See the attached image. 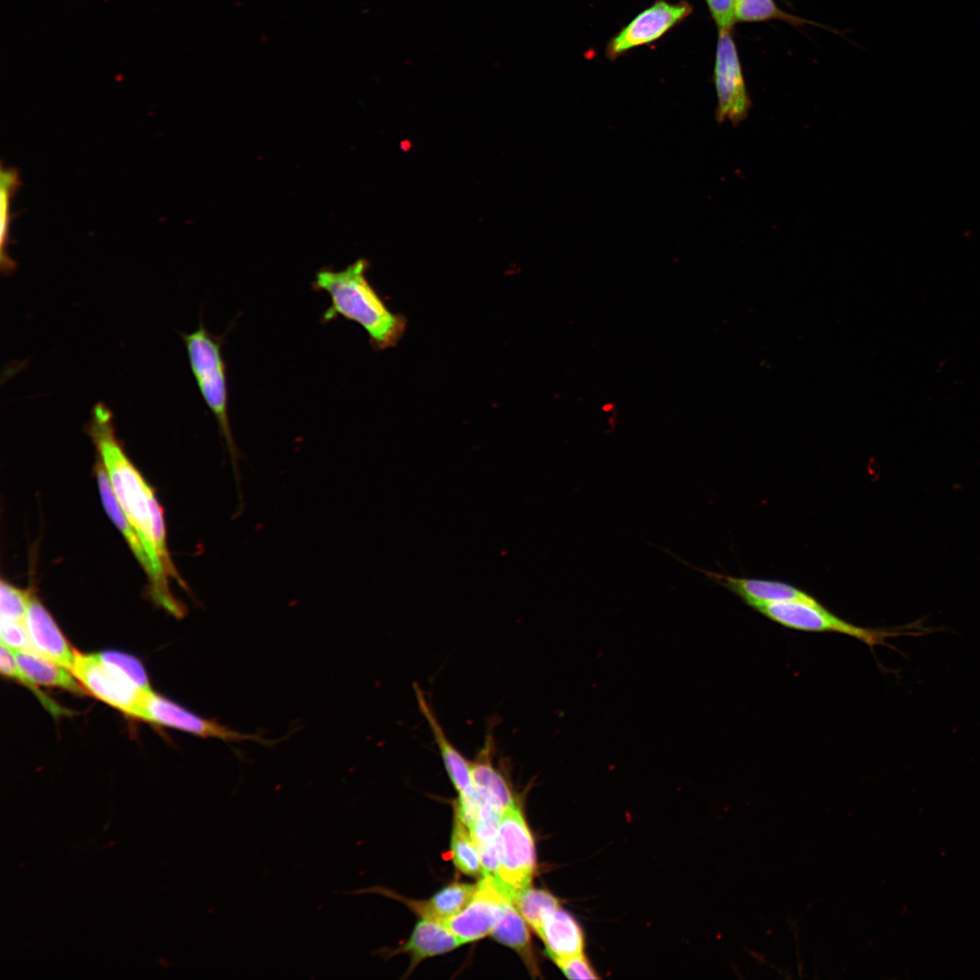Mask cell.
Listing matches in <instances>:
<instances>
[{
    "label": "cell",
    "instance_id": "cell-29",
    "mask_svg": "<svg viewBox=\"0 0 980 980\" xmlns=\"http://www.w3.org/2000/svg\"><path fill=\"white\" fill-rule=\"evenodd\" d=\"M720 30H730L735 23L734 0H705Z\"/></svg>",
    "mask_w": 980,
    "mask_h": 980
},
{
    "label": "cell",
    "instance_id": "cell-20",
    "mask_svg": "<svg viewBox=\"0 0 980 980\" xmlns=\"http://www.w3.org/2000/svg\"><path fill=\"white\" fill-rule=\"evenodd\" d=\"M475 891L476 885L454 883L438 891L428 901L412 902V905L422 917L443 921L462 911Z\"/></svg>",
    "mask_w": 980,
    "mask_h": 980
},
{
    "label": "cell",
    "instance_id": "cell-11",
    "mask_svg": "<svg viewBox=\"0 0 980 980\" xmlns=\"http://www.w3.org/2000/svg\"><path fill=\"white\" fill-rule=\"evenodd\" d=\"M145 720L204 738H218L227 741L257 740L266 742L260 737L235 731L215 720L199 717L152 691L148 694L145 701Z\"/></svg>",
    "mask_w": 980,
    "mask_h": 980
},
{
    "label": "cell",
    "instance_id": "cell-12",
    "mask_svg": "<svg viewBox=\"0 0 980 980\" xmlns=\"http://www.w3.org/2000/svg\"><path fill=\"white\" fill-rule=\"evenodd\" d=\"M677 558L681 563L702 573L709 579L716 582L718 584L739 596L750 607L757 603L789 601L808 603H819L812 595L793 585L782 582L725 575L720 573L694 567L684 560H681V558Z\"/></svg>",
    "mask_w": 980,
    "mask_h": 980
},
{
    "label": "cell",
    "instance_id": "cell-24",
    "mask_svg": "<svg viewBox=\"0 0 980 980\" xmlns=\"http://www.w3.org/2000/svg\"><path fill=\"white\" fill-rule=\"evenodd\" d=\"M736 21L759 22L780 19L799 24L800 19L780 10L774 0H734Z\"/></svg>",
    "mask_w": 980,
    "mask_h": 980
},
{
    "label": "cell",
    "instance_id": "cell-25",
    "mask_svg": "<svg viewBox=\"0 0 980 980\" xmlns=\"http://www.w3.org/2000/svg\"><path fill=\"white\" fill-rule=\"evenodd\" d=\"M31 597L30 591L19 589L2 580L0 584L1 618L25 622Z\"/></svg>",
    "mask_w": 980,
    "mask_h": 980
},
{
    "label": "cell",
    "instance_id": "cell-17",
    "mask_svg": "<svg viewBox=\"0 0 980 980\" xmlns=\"http://www.w3.org/2000/svg\"><path fill=\"white\" fill-rule=\"evenodd\" d=\"M96 478L102 502L107 514L122 534L133 554L143 568L149 579L151 591L156 583L154 569L148 553L133 526L126 518L111 486L108 475L102 462L98 460L95 466Z\"/></svg>",
    "mask_w": 980,
    "mask_h": 980
},
{
    "label": "cell",
    "instance_id": "cell-22",
    "mask_svg": "<svg viewBox=\"0 0 980 980\" xmlns=\"http://www.w3.org/2000/svg\"><path fill=\"white\" fill-rule=\"evenodd\" d=\"M451 853L453 862L459 871L468 876H483L476 842L468 827L456 814L451 836Z\"/></svg>",
    "mask_w": 980,
    "mask_h": 980
},
{
    "label": "cell",
    "instance_id": "cell-19",
    "mask_svg": "<svg viewBox=\"0 0 980 980\" xmlns=\"http://www.w3.org/2000/svg\"><path fill=\"white\" fill-rule=\"evenodd\" d=\"M491 936L499 943L515 950L532 974H539L525 920L510 898L505 901L501 916Z\"/></svg>",
    "mask_w": 980,
    "mask_h": 980
},
{
    "label": "cell",
    "instance_id": "cell-2",
    "mask_svg": "<svg viewBox=\"0 0 980 980\" xmlns=\"http://www.w3.org/2000/svg\"><path fill=\"white\" fill-rule=\"evenodd\" d=\"M369 262L358 259L341 270L323 268L315 274L312 289L324 291L330 299L322 320L338 317L354 321L368 333L371 347L377 350L394 348L403 338L407 320L391 311L367 278Z\"/></svg>",
    "mask_w": 980,
    "mask_h": 980
},
{
    "label": "cell",
    "instance_id": "cell-9",
    "mask_svg": "<svg viewBox=\"0 0 980 980\" xmlns=\"http://www.w3.org/2000/svg\"><path fill=\"white\" fill-rule=\"evenodd\" d=\"M510 898L496 879L482 876L469 904L458 914L443 922L449 930L466 944L491 935L497 924L505 901Z\"/></svg>",
    "mask_w": 980,
    "mask_h": 980
},
{
    "label": "cell",
    "instance_id": "cell-3",
    "mask_svg": "<svg viewBox=\"0 0 980 980\" xmlns=\"http://www.w3.org/2000/svg\"><path fill=\"white\" fill-rule=\"evenodd\" d=\"M181 337L200 393L214 416L220 434L225 440L239 487V460L241 454L235 444L230 425L227 371L221 352L222 339L209 332L201 321L197 329L191 333H181Z\"/></svg>",
    "mask_w": 980,
    "mask_h": 980
},
{
    "label": "cell",
    "instance_id": "cell-27",
    "mask_svg": "<svg viewBox=\"0 0 980 980\" xmlns=\"http://www.w3.org/2000/svg\"><path fill=\"white\" fill-rule=\"evenodd\" d=\"M1 643L14 652L36 653L25 626V622L1 618Z\"/></svg>",
    "mask_w": 980,
    "mask_h": 980
},
{
    "label": "cell",
    "instance_id": "cell-16",
    "mask_svg": "<svg viewBox=\"0 0 980 980\" xmlns=\"http://www.w3.org/2000/svg\"><path fill=\"white\" fill-rule=\"evenodd\" d=\"M545 945L547 956L552 959L582 954L584 936L577 920L561 906L548 912L538 933Z\"/></svg>",
    "mask_w": 980,
    "mask_h": 980
},
{
    "label": "cell",
    "instance_id": "cell-21",
    "mask_svg": "<svg viewBox=\"0 0 980 980\" xmlns=\"http://www.w3.org/2000/svg\"><path fill=\"white\" fill-rule=\"evenodd\" d=\"M510 899L537 935L546 914L560 906L554 895L545 889L534 888L531 885L514 893Z\"/></svg>",
    "mask_w": 980,
    "mask_h": 980
},
{
    "label": "cell",
    "instance_id": "cell-14",
    "mask_svg": "<svg viewBox=\"0 0 980 980\" xmlns=\"http://www.w3.org/2000/svg\"><path fill=\"white\" fill-rule=\"evenodd\" d=\"M414 691L420 712L428 723L446 770L458 792V797L463 799L475 797L471 760L464 757L449 740L423 691L416 683H414Z\"/></svg>",
    "mask_w": 980,
    "mask_h": 980
},
{
    "label": "cell",
    "instance_id": "cell-15",
    "mask_svg": "<svg viewBox=\"0 0 980 980\" xmlns=\"http://www.w3.org/2000/svg\"><path fill=\"white\" fill-rule=\"evenodd\" d=\"M495 747L492 732L472 760V777L478 798L503 814L515 805L513 791L501 769L495 764Z\"/></svg>",
    "mask_w": 980,
    "mask_h": 980
},
{
    "label": "cell",
    "instance_id": "cell-5",
    "mask_svg": "<svg viewBox=\"0 0 980 980\" xmlns=\"http://www.w3.org/2000/svg\"><path fill=\"white\" fill-rule=\"evenodd\" d=\"M496 881L511 897L530 886L535 867V846L531 831L515 804L505 810L497 830Z\"/></svg>",
    "mask_w": 980,
    "mask_h": 980
},
{
    "label": "cell",
    "instance_id": "cell-26",
    "mask_svg": "<svg viewBox=\"0 0 980 980\" xmlns=\"http://www.w3.org/2000/svg\"><path fill=\"white\" fill-rule=\"evenodd\" d=\"M98 655L105 663L120 671L137 686L145 691H152L146 672L138 660L119 652H104Z\"/></svg>",
    "mask_w": 980,
    "mask_h": 980
},
{
    "label": "cell",
    "instance_id": "cell-1",
    "mask_svg": "<svg viewBox=\"0 0 980 980\" xmlns=\"http://www.w3.org/2000/svg\"><path fill=\"white\" fill-rule=\"evenodd\" d=\"M86 431L99 460L103 465L114 495L126 518L138 533L152 564L156 583L151 591L153 600L175 616L183 612L181 603L170 592L168 577L181 584L166 544L162 510L153 490L126 456L116 436L113 415L103 403L92 409Z\"/></svg>",
    "mask_w": 980,
    "mask_h": 980
},
{
    "label": "cell",
    "instance_id": "cell-18",
    "mask_svg": "<svg viewBox=\"0 0 980 980\" xmlns=\"http://www.w3.org/2000/svg\"><path fill=\"white\" fill-rule=\"evenodd\" d=\"M462 942L441 921L423 917L404 945L402 951L410 955L411 967L421 960L452 951Z\"/></svg>",
    "mask_w": 980,
    "mask_h": 980
},
{
    "label": "cell",
    "instance_id": "cell-4",
    "mask_svg": "<svg viewBox=\"0 0 980 980\" xmlns=\"http://www.w3.org/2000/svg\"><path fill=\"white\" fill-rule=\"evenodd\" d=\"M771 621L787 628L814 632H836L854 637L868 646H887V640L898 636H921L936 631L926 627L923 620L894 628H863L833 614L820 603L778 602L757 603L751 606Z\"/></svg>",
    "mask_w": 980,
    "mask_h": 980
},
{
    "label": "cell",
    "instance_id": "cell-8",
    "mask_svg": "<svg viewBox=\"0 0 980 980\" xmlns=\"http://www.w3.org/2000/svg\"><path fill=\"white\" fill-rule=\"evenodd\" d=\"M0 671L2 675L19 681L30 688L43 704L53 713L59 714L60 707L49 700L35 685L58 687L82 695L83 687L77 683L69 670L34 652H14L5 647L0 650Z\"/></svg>",
    "mask_w": 980,
    "mask_h": 980
},
{
    "label": "cell",
    "instance_id": "cell-13",
    "mask_svg": "<svg viewBox=\"0 0 980 980\" xmlns=\"http://www.w3.org/2000/svg\"><path fill=\"white\" fill-rule=\"evenodd\" d=\"M25 626L37 654L71 671L76 652L71 647L46 608L34 594L27 609Z\"/></svg>",
    "mask_w": 980,
    "mask_h": 980
},
{
    "label": "cell",
    "instance_id": "cell-28",
    "mask_svg": "<svg viewBox=\"0 0 980 980\" xmlns=\"http://www.w3.org/2000/svg\"><path fill=\"white\" fill-rule=\"evenodd\" d=\"M564 975L570 979H599L583 953L553 960Z\"/></svg>",
    "mask_w": 980,
    "mask_h": 980
},
{
    "label": "cell",
    "instance_id": "cell-10",
    "mask_svg": "<svg viewBox=\"0 0 980 980\" xmlns=\"http://www.w3.org/2000/svg\"><path fill=\"white\" fill-rule=\"evenodd\" d=\"M691 11V5L685 1L671 4L658 0L637 15L609 42L607 56L613 59L630 49L656 41L690 15Z\"/></svg>",
    "mask_w": 980,
    "mask_h": 980
},
{
    "label": "cell",
    "instance_id": "cell-7",
    "mask_svg": "<svg viewBox=\"0 0 980 980\" xmlns=\"http://www.w3.org/2000/svg\"><path fill=\"white\" fill-rule=\"evenodd\" d=\"M714 84L717 94L716 120L733 125L743 122L751 107L735 43L730 30H720L715 66Z\"/></svg>",
    "mask_w": 980,
    "mask_h": 980
},
{
    "label": "cell",
    "instance_id": "cell-6",
    "mask_svg": "<svg viewBox=\"0 0 980 980\" xmlns=\"http://www.w3.org/2000/svg\"><path fill=\"white\" fill-rule=\"evenodd\" d=\"M70 671L94 697L129 716L145 720V701L152 691L137 686L98 654L76 652Z\"/></svg>",
    "mask_w": 980,
    "mask_h": 980
},
{
    "label": "cell",
    "instance_id": "cell-23",
    "mask_svg": "<svg viewBox=\"0 0 980 980\" xmlns=\"http://www.w3.org/2000/svg\"><path fill=\"white\" fill-rule=\"evenodd\" d=\"M1 198H0V247L1 270L4 274H11L16 267L13 259L7 253L6 247L9 241L10 202L12 196L20 186L19 173L16 169H1Z\"/></svg>",
    "mask_w": 980,
    "mask_h": 980
}]
</instances>
